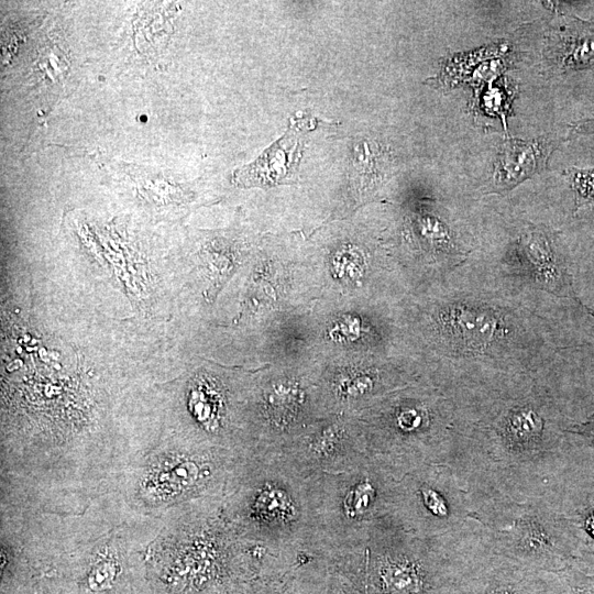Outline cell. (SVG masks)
Returning <instances> with one entry per match:
<instances>
[{
  "mask_svg": "<svg viewBox=\"0 0 594 594\" xmlns=\"http://www.w3.org/2000/svg\"><path fill=\"white\" fill-rule=\"evenodd\" d=\"M440 329L455 351L483 353L504 337L501 312L479 302H454L440 316Z\"/></svg>",
  "mask_w": 594,
  "mask_h": 594,
  "instance_id": "8fae6325",
  "label": "cell"
},
{
  "mask_svg": "<svg viewBox=\"0 0 594 594\" xmlns=\"http://www.w3.org/2000/svg\"><path fill=\"white\" fill-rule=\"evenodd\" d=\"M543 160L537 143L508 142L499 155L496 178L502 185L517 184L530 176Z\"/></svg>",
  "mask_w": 594,
  "mask_h": 594,
  "instance_id": "5bb4252c",
  "label": "cell"
},
{
  "mask_svg": "<svg viewBox=\"0 0 594 594\" xmlns=\"http://www.w3.org/2000/svg\"><path fill=\"white\" fill-rule=\"evenodd\" d=\"M566 468L564 475L594 477V415L565 430Z\"/></svg>",
  "mask_w": 594,
  "mask_h": 594,
  "instance_id": "9a60e30c",
  "label": "cell"
},
{
  "mask_svg": "<svg viewBox=\"0 0 594 594\" xmlns=\"http://www.w3.org/2000/svg\"><path fill=\"white\" fill-rule=\"evenodd\" d=\"M490 553L480 522L470 517L435 537L393 528L323 561L355 594H457L468 570Z\"/></svg>",
  "mask_w": 594,
  "mask_h": 594,
  "instance_id": "7a4b0ae2",
  "label": "cell"
},
{
  "mask_svg": "<svg viewBox=\"0 0 594 594\" xmlns=\"http://www.w3.org/2000/svg\"><path fill=\"white\" fill-rule=\"evenodd\" d=\"M245 453L173 435L136 457L112 494L128 509L152 517L202 499H223Z\"/></svg>",
  "mask_w": 594,
  "mask_h": 594,
  "instance_id": "277c9868",
  "label": "cell"
},
{
  "mask_svg": "<svg viewBox=\"0 0 594 594\" xmlns=\"http://www.w3.org/2000/svg\"><path fill=\"white\" fill-rule=\"evenodd\" d=\"M546 498L578 528L585 548L594 553V477L564 475L559 488Z\"/></svg>",
  "mask_w": 594,
  "mask_h": 594,
  "instance_id": "7c38bea8",
  "label": "cell"
},
{
  "mask_svg": "<svg viewBox=\"0 0 594 594\" xmlns=\"http://www.w3.org/2000/svg\"><path fill=\"white\" fill-rule=\"evenodd\" d=\"M457 594H552L548 572L490 553L462 578Z\"/></svg>",
  "mask_w": 594,
  "mask_h": 594,
  "instance_id": "30bf717a",
  "label": "cell"
},
{
  "mask_svg": "<svg viewBox=\"0 0 594 594\" xmlns=\"http://www.w3.org/2000/svg\"><path fill=\"white\" fill-rule=\"evenodd\" d=\"M276 453L305 480L353 470L366 457L358 416L349 414L318 418Z\"/></svg>",
  "mask_w": 594,
  "mask_h": 594,
  "instance_id": "9c48e42d",
  "label": "cell"
},
{
  "mask_svg": "<svg viewBox=\"0 0 594 594\" xmlns=\"http://www.w3.org/2000/svg\"><path fill=\"white\" fill-rule=\"evenodd\" d=\"M524 266L536 278L549 286L560 283V272L556 264L548 241L541 235H534L522 245Z\"/></svg>",
  "mask_w": 594,
  "mask_h": 594,
  "instance_id": "2e32d148",
  "label": "cell"
},
{
  "mask_svg": "<svg viewBox=\"0 0 594 594\" xmlns=\"http://www.w3.org/2000/svg\"><path fill=\"white\" fill-rule=\"evenodd\" d=\"M455 420L449 465L471 513L483 502L551 496L565 468V430L546 391L531 384L451 391Z\"/></svg>",
  "mask_w": 594,
  "mask_h": 594,
  "instance_id": "6da1fadb",
  "label": "cell"
},
{
  "mask_svg": "<svg viewBox=\"0 0 594 594\" xmlns=\"http://www.w3.org/2000/svg\"><path fill=\"white\" fill-rule=\"evenodd\" d=\"M398 482L388 468L369 454L353 470L308 479L310 536L306 549L326 559L362 548L378 534L400 528L396 518Z\"/></svg>",
  "mask_w": 594,
  "mask_h": 594,
  "instance_id": "3957f363",
  "label": "cell"
},
{
  "mask_svg": "<svg viewBox=\"0 0 594 594\" xmlns=\"http://www.w3.org/2000/svg\"><path fill=\"white\" fill-rule=\"evenodd\" d=\"M288 594H355L317 557L298 564L286 579Z\"/></svg>",
  "mask_w": 594,
  "mask_h": 594,
  "instance_id": "4fadbf2b",
  "label": "cell"
},
{
  "mask_svg": "<svg viewBox=\"0 0 594 594\" xmlns=\"http://www.w3.org/2000/svg\"><path fill=\"white\" fill-rule=\"evenodd\" d=\"M366 454L398 480L424 464H446L455 411L442 392L395 391L373 402L358 416Z\"/></svg>",
  "mask_w": 594,
  "mask_h": 594,
  "instance_id": "8992f818",
  "label": "cell"
},
{
  "mask_svg": "<svg viewBox=\"0 0 594 594\" xmlns=\"http://www.w3.org/2000/svg\"><path fill=\"white\" fill-rule=\"evenodd\" d=\"M471 517L466 493L447 464H424L398 482L396 518L399 527L420 537L461 528Z\"/></svg>",
  "mask_w": 594,
  "mask_h": 594,
  "instance_id": "ba28073f",
  "label": "cell"
},
{
  "mask_svg": "<svg viewBox=\"0 0 594 594\" xmlns=\"http://www.w3.org/2000/svg\"><path fill=\"white\" fill-rule=\"evenodd\" d=\"M471 517L480 522L493 553L532 570L559 572L591 553L578 528L546 497L486 501Z\"/></svg>",
  "mask_w": 594,
  "mask_h": 594,
  "instance_id": "52a82bcc",
  "label": "cell"
},
{
  "mask_svg": "<svg viewBox=\"0 0 594 594\" xmlns=\"http://www.w3.org/2000/svg\"><path fill=\"white\" fill-rule=\"evenodd\" d=\"M306 481L276 452H246L222 499V514L239 538L297 558L308 544Z\"/></svg>",
  "mask_w": 594,
  "mask_h": 594,
  "instance_id": "5b68a950",
  "label": "cell"
}]
</instances>
